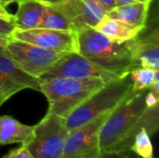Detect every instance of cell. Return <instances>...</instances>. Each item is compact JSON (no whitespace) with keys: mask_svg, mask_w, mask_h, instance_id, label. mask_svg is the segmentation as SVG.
<instances>
[{"mask_svg":"<svg viewBox=\"0 0 159 158\" xmlns=\"http://www.w3.org/2000/svg\"><path fill=\"white\" fill-rule=\"evenodd\" d=\"M148 89L131 90L109 114L100 131L102 153H128L142 129H145L150 136L157 131L158 104L148 107Z\"/></svg>","mask_w":159,"mask_h":158,"instance_id":"1","label":"cell"},{"mask_svg":"<svg viewBox=\"0 0 159 158\" xmlns=\"http://www.w3.org/2000/svg\"><path fill=\"white\" fill-rule=\"evenodd\" d=\"M77 40L79 54L118 77H125L133 70L125 42L114 41L91 27L77 31Z\"/></svg>","mask_w":159,"mask_h":158,"instance_id":"2","label":"cell"},{"mask_svg":"<svg viewBox=\"0 0 159 158\" xmlns=\"http://www.w3.org/2000/svg\"><path fill=\"white\" fill-rule=\"evenodd\" d=\"M40 88L48 102V113L65 118L75 107L104 86L101 79H77L71 77L39 78Z\"/></svg>","mask_w":159,"mask_h":158,"instance_id":"3","label":"cell"},{"mask_svg":"<svg viewBox=\"0 0 159 158\" xmlns=\"http://www.w3.org/2000/svg\"><path fill=\"white\" fill-rule=\"evenodd\" d=\"M131 89L132 81L129 74L105 83L65 117L68 131L113 111Z\"/></svg>","mask_w":159,"mask_h":158,"instance_id":"4","label":"cell"},{"mask_svg":"<svg viewBox=\"0 0 159 158\" xmlns=\"http://www.w3.org/2000/svg\"><path fill=\"white\" fill-rule=\"evenodd\" d=\"M67 134L65 118L47 113L34 126V138L25 146L34 158H61Z\"/></svg>","mask_w":159,"mask_h":158,"instance_id":"5","label":"cell"},{"mask_svg":"<svg viewBox=\"0 0 159 158\" xmlns=\"http://www.w3.org/2000/svg\"><path fill=\"white\" fill-rule=\"evenodd\" d=\"M6 51L18 66L26 74L40 78L65 52H58L41 47L9 38Z\"/></svg>","mask_w":159,"mask_h":158,"instance_id":"6","label":"cell"},{"mask_svg":"<svg viewBox=\"0 0 159 158\" xmlns=\"http://www.w3.org/2000/svg\"><path fill=\"white\" fill-rule=\"evenodd\" d=\"M111 112L69 130L61 158L98 157L102 154L100 131Z\"/></svg>","mask_w":159,"mask_h":158,"instance_id":"7","label":"cell"},{"mask_svg":"<svg viewBox=\"0 0 159 158\" xmlns=\"http://www.w3.org/2000/svg\"><path fill=\"white\" fill-rule=\"evenodd\" d=\"M56 76L77 79L97 78L104 83L119 78L116 74L97 65L78 52H69L61 56L40 78Z\"/></svg>","mask_w":159,"mask_h":158,"instance_id":"8","label":"cell"},{"mask_svg":"<svg viewBox=\"0 0 159 158\" xmlns=\"http://www.w3.org/2000/svg\"><path fill=\"white\" fill-rule=\"evenodd\" d=\"M9 38L27 42L53 51L65 53L78 52L76 31H61L44 28L19 30L15 28Z\"/></svg>","mask_w":159,"mask_h":158,"instance_id":"9","label":"cell"},{"mask_svg":"<svg viewBox=\"0 0 159 158\" xmlns=\"http://www.w3.org/2000/svg\"><path fill=\"white\" fill-rule=\"evenodd\" d=\"M52 6L72 22L76 31L94 28L107 12L99 0H61Z\"/></svg>","mask_w":159,"mask_h":158,"instance_id":"10","label":"cell"},{"mask_svg":"<svg viewBox=\"0 0 159 158\" xmlns=\"http://www.w3.org/2000/svg\"><path fill=\"white\" fill-rule=\"evenodd\" d=\"M129 49L133 70L140 67L159 70V34L157 27L149 32L140 33L134 38L125 42Z\"/></svg>","mask_w":159,"mask_h":158,"instance_id":"11","label":"cell"},{"mask_svg":"<svg viewBox=\"0 0 159 158\" xmlns=\"http://www.w3.org/2000/svg\"><path fill=\"white\" fill-rule=\"evenodd\" d=\"M34 138V126H27L9 115H0V144H28Z\"/></svg>","mask_w":159,"mask_h":158,"instance_id":"12","label":"cell"},{"mask_svg":"<svg viewBox=\"0 0 159 158\" xmlns=\"http://www.w3.org/2000/svg\"><path fill=\"white\" fill-rule=\"evenodd\" d=\"M94 29L114 41L123 43L137 36L145 27L132 26L122 20L105 16L97 23Z\"/></svg>","mask_w":159,"mask_h":158,"instance_id":"13","label":"cell"},{"mask_svg":"<svg viewBox=\"0 0 159 158\" xmlns=\"http://www.w3.org/2000/svg\"><path fill=\"white\" fill-rule=\"evenodd\" d=\"M18 10L14 15L15 28L29 30L39 28L44 15V3L34 0H22L18 2Z\"/></svg>","mask_w":159,"mask_h":158,"instance_id":"14","label":"cell"},{"mask_svg":"<svg viewBox=\"0 0 159 158\" xmlns=\"http://www.w3.org/2000/svg\"><path fill=\"white\" fill-rule=\"evenodd\" d=\"M150 4L138 1L136 3L115 7L106 12L107 17L122 20L136 27H145Z\"/></svg>","mask_w":159,"mask_h":158,"instance_id":"15","label":"cell"},{"mask_svg":"<svg viewBox=\"0 0 159 158\" xmlns=\"http://www.w3.org/2000/svg\"><path fill=\"white\" fill-rule=\"evenodd\" d=\"M0 70L21 87L22 89L32 88L39 91L40 79L22 71L11 59L5 48L0 49Z\"/></svg>","mask_w":159,"mask_h":158,"instance_id":"16","label":"cell"},{"mask_svg":"<svg viewBox=\"0 0 159 158\" xmlns=\"http://www.w3.org/2000/svg\"><path fill=\"white\" fill-rule=\"evenodd\" d=\"M44 5V15L39 28L61 31H76L72 22L60 10L55 8L52 5Z\"/></svg>","mask_w":159,"mask_h":158,"instance_id":"17","label":"cell"},{"mask_svg":"<svg viewBox=\"0 0 159 158\" xmlns=\"http://www.w3.org/2000/svg\"><path fill=\"white\" fill-rule=\"evenodd\" d=\"M130 79L132 81V91H138L145 88H149L155 79L158 76V70L140 67L132 70L129 73Z\"/></svg>","mask_w":159,"mask_h":158,"instance_id":"18","label":"cell"},{"mask_svg":"<svg viewBox=\"0 0 159 158\" xmlns=\"http://www.w3.org/2000/svg\"><path fill=\"white\" fill-rule=\"evenodd\" d=\"M130 152L135 153L140 158H155L150 135L145 129H142L135 136Z\"/></svg>","mask_w":159,"mask_h":158,"instance_id":"19","label":"cell"},{"mask_svg":"<svg viewBox=\"0 0 159 158\" xmlns=\"http://www.w3.org/2000/svg\"><path fill=\"white\" fill-rule=\"evenodd\" d=\"M20 90H23L21 87L0 70V95L4 101L6 102Z\"/></svg>","mask_w":159,"mask_h":158,"instance_id":"20","label":"cell"},{"mask_svg":"<svg viewBox=\"0 0 159 158\" xmlns=\"http://www.w3.org/2000/svg\"><path fill=\"white\" fill-rule=\"evenodd\" d=\"M4 158H34L25 145H21L20 148L10 151Z\"/></svg>","mask_w":159,"mask_h":158,"instance_id":"21","label":"cell"},{"mask_svg":"<svg viewBox=\"0 0 159 158\" xmlns=\"http://www.w3.org/2000/svg\"><path fill=\"white\" fill-rule=\"evenodd\" d=\"M14 29H15V24L13 22H9L0 19V35L9 38Z\"/></svg>","mask_w":159,"mask_h":158,"instance_id":"22","label":"cell"},{"mask_svg":"<svg viewBox=\"0 0 159 158\" xmlns=\"http://www.w3.org/2000/svg\"><path fill=\"white\" fill-rule=\"evenodd\" d=\"M97 158H131L127 153H116V152H105L102 153Z\"/></svg>","mask_w":159,"mask_h":158,"instance_id":"23","label":"cell"},{"mask_svg":"<svg viewBox=\"0 0 159 158\" xmlns=\"http://www.w3.org/2000/svg\"><path fill=\"white\" fill-rule=\"evenodd\" d=\"M0 19L4 20H7V21H9V22H13V23H14V20H15L14 15L10 14L6 9V7L1 4H0Z\"/></svg>","mask_w":159,"mask_h":158,"instance_id":"24","label":"cell"},{"mask_svg":"<svg viewBox=\"0 0 159 158\" xmlns=\"http://www.w3.org/2000/svg\"><path fill=\"white\" fill-rule=\"evenodd\" d=\"M102 6L104 7V8L106 9V11L112 9L113 7H116V3H115V0H99Z\"/></svg>","mask_w":159,"mask_h":158,"instance_id":"25","label":"cell"},{"mask_svg":"<svg viewBox=\"0 0 159 158\" xmlns=\"http://www.w3.org/2000/svg\"><path fill=\"white\" fill-rule=\"evenodd\" d=\"M139 0H115L116 3V7H119V6H124V5H128V4H132V3H136Z\"/></svg>","mask_w":159,"mask_h":158,"instance_id":"26","label":"cell"},{"mask_svg":"<svg viewBox=\"0 0 159 158\" xmlns=\"http://www.w3.org/2000/svg\"><path fill=\"white\" fill-rule=\"evenodd\" d=\"M20 1H22V0H20ZM34 1H38V2H41L44 4H48V5H54V4L61 2V0H34Z\"/></svg>","mask_w":159,"mask_h":158,"instance_id":"27","label":"cell"},{"mask_svg":"<svg viewBox=\"0 0 159 158\" xmlns=\"http://www.w3.org/2000/svg\"><path fill=\"white\" fill-rule=\"evenodd\" d=\"M8 39L9 38H7L5 36L0 35V49L1 48H5V46H6V44H7V42Z\"/></svg>","mask_w":159,"mask_h":158,"instance_id":"28","label":"cell"},{"mask_svg":"<svg viewBox=\"0 0 159 158\" xmlns=\"http://www.w3.org/2000/svg\"><path fill=\"white\" fill-rule=\"evenodd\" d=\"M20 0H0V4L3 5L4 7L11 4V3H15V2H19Z\"/></svg>","mask_w":159,"mask_h":158,"instance_id":"29","label":"cell"},{"mask_svg":"<svg viewBox=\"0 0 159 158\" xmlns=\"http://www.w3.org/2000/svg\"><path fill=\"white\" fill-rule=\"evenodd\" d=\"M139 1H141V2H145V3H148V4H151V2H152L153 0H139Z\"/></svg>","mask_w":159,"mask_h":158,"instance_id":"30","label":"cell"},{"mask_svg":"<svg viewBox=\"0 0 159 158\" xmlns=\"http://www.w3.org/2000/svg\"><path fill=\"white\" fill-rule=\"evenodd\" d=\"M4 102H5V101H4V99L1 97V95H0V106H1Z\"/></svg>","mask_w":159,"mask_h":158,"instance_id":"31","label":"cell"}]
</instances>
